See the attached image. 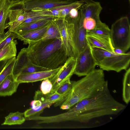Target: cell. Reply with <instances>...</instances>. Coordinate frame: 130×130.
<instances>
[{
    "label": "cell",
    "mask_w": 130,
    "mask_h": 130,
    "mask_svg": "<svg viewBox=\"0 0 130 130\" xmlns=\"http://www.w3.org/2000/svg\"><path fill=\"white\" fill-rule=\"evenodd\" d=\"M98 22L97 21L93 19L83 18V26L87 31H91L95 28L97 23Z\"/></svg>",
    "instance_id": "cell-29"
},
{
    "label": "cell",
    "mask_w": 130,
    "mask_h": 130,
    "mask_svg": "<svg viewBox=\"0 0 130 130\" xmlns=\"http://www.w3.org/2000/svg\"><path fill=\"white\" fill-rule=\"evenodd\" d=\"M87 32V34L94 35L110 38V29L108 25L101 21L97 23L94 29Z\"/></svg>",
    "instance_id": "cell-23"
},
{
    "label": "cell",
    "mask_w": 130,
    "mask_h": 130,
    "mask_svg": "<svg viewBox=\"0 0 130 130\" xmlns=\"http://www.w3.org/2000/svg\"><path fill=\"white\" fill-rule=\"evenodd\" d=\"M16 58L15 57L8 60L0 73V84L9 75L12 73Z\"/></svg>",
    "instance_id": "cell-27"
},
{
    "label": "cell",
    "mask_w": 130,
    "mask_h": 130,
    "mask_svg": "<svg viewBox=\"0 0 130 130\" xmlns=\"http://www.w3.org/2000/svg\"><path fill=\"white\" fill-rule=\"evenodd\" d=\"M16 33L11 32L4 39L0 42V50L9 44L14 39L17 38Z\"/></svg>",
    "instance_id": "cell-30"
},
{
    "label": "cell",
    "mask_w": 130,
    "mask_h": 130,
    "mask_svg": "<svg viewBox=\"0 0 130 130\" xmlns=\"http://www.w3.org/2000/svg\"><path fill=\"white\" fill-rule=\"evenodd\" d=\"M129 1V2H130V0H128Z\"/></svg>",
    "instance_id": "cell-38"
},
{
    "label": "cell",
    "mask_w": 130,
    "mask_h": 130,
    "mask_svg": "<svg viewBox=\"0 0 130 130\" xmlns=\"http://www.w3.org/2000/svg\"><path fill=\"white\" fill-rule=\"evenodd\" d=\"M10 4L7 0H0V33L4 32Z\"/></svg>",
    "instance_id": "cell-22"
},
{
    "label": "cell",
    "mask_w": 130,
    "mask_h": 130,
    "mask_svg": "<svg viewBox=\"0 0 130 130\" xmlns=\"http://www.w3.org/2000/svg\"><path fill=\"white\" fill-rule=\"evenodd\" d=\"M59 27L61 40L68 57L76 58L74 46L67 22L64 19L61 20Z\"/></svg>",
    "instance_id": "cell-14"
},
{
    "label": "cell",
    "mask_w": 130,
    "mask_h": 130,
    "mask_svg": "<svg viewBox=\"0 0 130 130\" xmlns=\"http://www.w3.org/2000/svg\"><path fill=\"white\" fill-rule=\"evenodd\" d=\"M61 67L54 70L20 74L15 79L19 84L41 81L47 78L49 79L55 75Z\"/></svg>",
    "instance_id": "cell-13"
},
{
    "label": "cell",
    "mask_w": 130,
    "mask_h": 130,
    "mask_svg": "<svg viewBox=\"0 0 130 130\" xmlns=\"http://www.w3.org/2000/svg\"><path fill=\"white\" fill-rule=\"evenodd\" d=\"M53 84L49 79L43 80L40 86L41 91L44 94L49 93L53 88Z\"/></svg>",
    "instance_id": "cell-28"
},
{
    "label": "cell",
    "mask_w": 130,
    "mask_h": 130,
    "mask_svg": "<svg viewBox=\"0 0 130 130\" xmlns=\"http://www.w3.org/2000/svg\"><path fill=\"white\" fill-rule=\"evenodd\" d=\"M8 60H5L0 62V73L3 68Z\"/></svg>",
    "instance_id": "cell-34"
},
{
    "label": "cell",
    "mask_w": 130,
    "mask_h": 130,
    "mask_svg": "<svg viewBox=\"0 0 130 130\" xmlns=\"http://www.w3.org/2000/svg\"><path fill=\"white\" fill-rule=\"evenodd\" d=\"M53 20H54L44 19L28 23H22L15 28L12 32L17 34L39 29L49 24Z\"/></svg>",
    "instance_id": "cell-18"
},
{
    "label": "cell",
    "mask_w": 130,
    "mask_h": 130,
    "mask_svg": "<svg viewBox=\"0 0 130 130\" xmlns=\"http://www.w3.org/2000/svg\"><path fill=\"white\" fill-rule=\"evenodd\" d=\"M83 18L80 11L78 16L73 19L69 25V30L75 48L76 58L88 45L87 32L83 25Z\"/></svg>",
    "instance_id": "cell-6"
},
{
    "label": "cell",
    "mask_w": 130,
    "mask_h": 130,
    "mask_svg": "<svg viewBox=\"0 0 130 130\" xmlns=\"http://www.w3.org/2000/svg\"><path fill=\"white\" fill-rule=\"evenodd\" d=\"M126 70L123 80L122 96L124 102L128 104L130 100V68Z\"/></svg>",
    "instance_id": "cell-24"
},
{
    "label": "cell",
    "mask_w": 130,
    "mask_h": 130,
    "mask_svg": "<svg viewBox=\"0 0 130 130\" xmlns=\"http://www.w3.org/2000/svg\"><path fill=\"white\" fill-rule=\"evenodd\" d=\"M9 34L7 31L5 33L4 32L0 33V41H2Z\"/></svg>",
    "instance_id": "cell-33"
},
{
    "label": "cell",
    "mask_w": 130,
    "mask_h": 130,
    "mask_svg": "<svg viewBox=\"0 0 130 130\" xmlns=\"http://www.w3.org/2000/svg\"><path fill=\"white\" fill-rule=\"evenodd\" d=\"M10 5L15 3L18 2L21 0H7Z\"/></svg>",
    "instance_id": "cell-36"
},
{
    "label": "cell",
    "mask_w": 130,
    "mask_h": 130,
    "mask_svg": "<svg viewBox=\"0 0 130 130\" xmlns=\"http://www.w3.org/2000/svg\"><path fill=\"white\" fill-rule=\"evenodd\" d=\"M86 39L88 44L91 47H97L114 52L110 38L94 35L87 34Z\"/></svg>",
    "instance_id": "cell-16"
},
{
    "label": "cell",
    "mask_w": 130,
    "mask_h": 130,
    "mask_svg": "<svg viewBox=\"0 0 130 130\" xmlns=\"http://www.w3.org/2000/svg\"><path fill=\"white\" fill-rule=\"evenodd\" d=\"M42 102V105L39 109L34 110L31 108L25 111L23 113L26 120L32 117L40 115L45 108L50 107L51 105L53 104L51 102L46 101Z\"/></svg>",
    "instance_id": "cell-25"
},
{
    "label": "cell",
    "mask_w": 130,
    "mask_h": 130,
    "mask_svg": "<svg viewBox=\"0 0 130 130\" xmlns=\"http://www.w3.org/2000/svg\"><path fill=\"white\" fill-rule=\"evenodd\" d=\"M17 40H12L9 44L0 50V62L8 60L15 57L17 50Z\"/></svg>",
    "instance_id": "cell-19"
},
{
    "label": "cell",
    "mask_w": 130,
    "mask_h": 130,
    "mask_svg": "<svg viewBox=\"0 0 130 130\" xmlns=\"http://www.w3.org/2000/svg\"><path fill=\"white\" fill-rule=\"evenodd\" d=\"M78 9L74 8L71 9L70 11L69 16L72 18L77 17L79 14Z\"/></svg>",
    "instance_id": "cell-32"
},
{
    "label": "cell",
    "mask_w": 130,
    "mask_h": 130,
    "mask_svg": "<svg viewBox=\"0 0 130 130\" xmlns=\"http://www.w3.org/2000/svg\"><path fill=\"white\" fill-rule=\"evenodd\" d=\"M42 104V102L39 100H34L31 102L30 105L31 108L34 110L39 109Z\"/></svg>",
    "instance_id": "cell-31"
},
{
    "label": "cell",
    "mask_w": 130,
    "mask_h": 130,
    "mask_svg": "<svg viewBox=\"0 0 130 130\" xmlns=\"http://www.w3.org/2000/svg\"><path fill=\"white\" fill-rule=\"evenodd\" d=\"M19 85L12 73L9 75L0 84V96L12 95L17 91Z\"/></svg>",
    "instance_id": "cell-17"
},
{
    "label": "cell",
    "mask_w": 130,
    "mask_h": 130,
    "mask_svg": "<svg viewBox=\"0 0 130 130\" xmlns=\"http://www.w3.org/2000/svg\"><path fill=\"white\" fill-rule=\"evenodd\" d=\"M24 3L21 0L10 5L8 12L9 21L8 30L10 34L22 23L27 17V11L25 9Z\"/></svg>",
    "instance_id": "cell-10"
},
{
    "label": "cell",
    "mask_w": 130,
    "mask_h": 130,
    "mask_svg": "<svg viewBox=\"0 0 130 130\" xmlns=\"http://www.w3.org/2000/svg\"><path fill=\"white\" fill-rule=\"evenodd\" d=\"M96 66L91 47L88 44L85 50L76 57L74 74L79 77L85 76L94 70Z\"/></svg>",
    "instance_id": "cell-8"
},
{
    "label": "cell",
    "mask_w": 130,
    "mask_h": 130,
    "mask_svg": "<svg viewBox=\"0 0 130 130\" xmlns=\"http://www.w3.org/2000/svg\"><path fill=\"white\" fill-rule=\"evenodd\" d=\"M26 50L34 64L50 70L61 67L68 58L61 38L42 39L30 43Z\"/></svg>",
    "instance_id": "cell-2"
},
{
    "label": "cell",
    "mask_w": 130,
    "mask_h": 130,
    "mask_svg": "<svg viewBox=\"0 0 130 130\" xmlns=\"http://www.w3.org/2000/svg\"><path fill=\"white\" fill-rule=\"evenodd\" d=\"M103 71L95 69L81 79L73 81L71 91L61 104L60 109H69L79 101L96 94L107 81Z\"/></svg>",
    "instance_id": "cell-3"
},
{
    "label": "cell",
    "mask_w": 130,
    "mask_h": 130,
    "mask_svg": "<svg viewBox=\"0 0 130 130\" xmlns=\"http://www.w3.org/2000/svg\"><path fill=\"white\" fill-rule=\"evenodd\" d=\"M91 49L96 66L103 71L119 72L126 70L129 65V52L118 54L97 47Z\"/></svg>",
    "instance_id": "cell-4"
},
{
    "label": "cell",
    "mask_w": 130,
    "mask_h": 130,
    "mask_svg": "<svg viewBox=\"0 0 130 130\" xmlns=\"http://www.w3.org/2000/svg\"><path fill=\"white\" fill-rule=\"evenodd\" d=\"M61 19L58 18L53 20L49 27L42 39L61 38L59 25Z\"/></svg>",
    "instance_id": "cell-20"
},
{
    "label": "cell",
    "mask_w": 130,
    "mask_h": 130,
    "mask_svg": "<svg viewBox=\"0 0 130 130\" xmlns=\"http://www.w3.org/2000/svg\"><path fill=\"white\" fill-rule=\"evenodd\" d=\"M114 52H115L118 54H122L125 53L121 50L119 49H114Z\"/></svg>",
    "instance_id": "cell-35"
},
{
    "label": "cell",
    "mask_w": 130,
    "mask_h": 130,
    "mask_svg": "<svg viewBox=\"0 0 130 130\" xmlns=\"http://www.w3.org/2000/svg\"><path fill=\"white\" fill-rule=\"evenodd\" d=\"M110 39L114 49H119L125 53L130 47V25L126 16L119 19L111 25Z\"/></svg>",
    "instance_id": "cell-5"
},
{
    "label": "cell",
    "mask_w": 130,
    "mask_h": 130,
    "mask_svg": "<svg viewBox=\"0 0 130 130\" xmlns=\"http://www.w3.org/2000/svg\"><path fill=\"white\" fill-rule=\"evenodd\" d=\"M76 63V58L68 57L64 64L53 77L49 79L52 83L53 88L50 93L55 92L57 89L66 80L70 79L74 74Z\"/></svg>",
    "instance_id": "cell-9"
},
{
    "label": "cell",
    "mask_w": 130,
    "mask_h": 130,
    "mask_svg": "<svg viewBox=\"0 0 130 130\" xmlns=\"http://www.w3.org/2000/svg\"><path fill=\"white\" fill-rule=\"evenodd\" d=\"M83 5L79 9L84 19L92 18L100 21V15L102 8L100 2L93 0H83Z\"/></svg>",
    "instance_id": "cell-12"
},
{
    "label": "cell",
    "mask_w": 130,
    "mask_h": 130,
    "mask_svg": "<svg viewBox=\"0 0 130 130\" xmlns=\"http://www.w3.org/2000/svg\"><path fill=\"white\" fill-rule=\"evenodd\" d=\"M73 106L65 112L50 116V122L53 123L73 121L87 123L96 118L118 115L126 107L112 95L107 81L95 95L82 100Z\"/></svg>",
    "instance_id": "cell-1"
},
{
    "label": "cell",
    "mask_w": 130,
    "mask_h": 130,
    "mask_svg": "<svg viewBox=\"0 0 130 130\" xmlns=\"http://www.w3.org/2000/svg\"><path fill=\"white\" fill-rule=\"evenodd\" d=\"M24 3H25L27 2H30V1L34 0H21Z\"/></svg>",
    "instance_id": "cell-37"
},
{
    "label": "cell",
    "mask_w": 130,
    "mask_h": 130,
    "mask_svg": "<svg viewBox=\"0 0 130 130\" xmlns=\"http://www.w3.org/2000/svg\"><path fill=\"white\" fill-rule=\"evenodd\" d=\"M50 24L39 29L17 34V38L23 41L24 44H25L42 39Z\"/></svg>",
    "instance_id": "cell-15"
},
{
    "label": "cell",
    "mask_w": 130,
    "mask_h": 130,
    "mask_svg": "<svg viewBox=\"0 0 130 130\" xmlns=\"http://www.w3.org/2000/svg\"><path fill=\"white\" fill-rule=\"evenodd\" d=\"M48 70H50L34 64L29 58L26 48H24L21 49L17 57L12 74L15 79L20 74Z\"/></svg>",
    "instance_id": "cell-7"
},
{
    "label": "cell",
    "mask_w": 130,
    "mask_h": 130,
    "mask_svg": "<svg viewBox=\"0 0 130 130\" xmlns=\"http://www.w3.org/2000/svg\"><path fill=\"white\" fill-rule=\"evenodd\" d=\"M26 120L23 113L17 111L11 112L5 118L2 125H20L23 123Z\"/></svg>",
    "instance_id": "cell-21"
},
{
    "label": "cell",
    "mask_w": 130,
    "mask_h": 130,
    "mask_svg": "<svg viewBox=\"0 0 130 130\" xmlns=\"http://www.w3.org/2000/svg\"><path fill=\"white\" fill-rule=\"evenodd\" d=\"M73 82L71 81L70 79L67 80L55 90V91L63 97V99L61 102V104L70 93L72 88Z\"/></svg>",
    "instance_id": "cell-26"
},
{
    "label": "cell",
    "mask_w": 130,
    "mask_h": 130,
    "mask_svg": "<svg viewBox=\"0 0 130 130\" xmlns=\"http://www.w3.org/2000/svg\"><path fill=\"white\" fill-rule=\"evenodd\" d=\"M77 0H34L24 3L27 11H39L70 4Z\"/></svg>",
    "instance_id": "cell-11"
},
{
    "label": "cell",
    "mask_w": 130,
    "mask_h": 130,
    "mask_svg": "<svg viewBox=\"0 0 130 130\" xmlns=\"http://www.w3.org/2000/svg\"><path fill=\"white\" fill-rule=\"evenodd\" d=\"M1 41H0V42H1Z\"/></svg>",
    "instance_id": "cell-39"
}]
</instances>
